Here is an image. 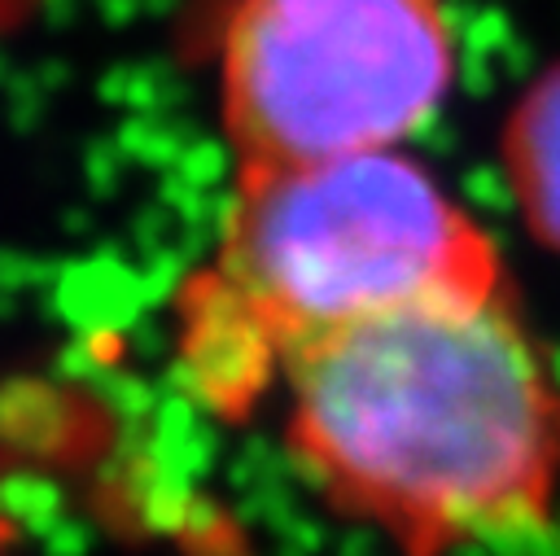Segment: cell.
<instances>
[{
	"label": "cell",
	"instance_id": "cell-2",
	"mask_svg": "<svg viewBox=\"0 0 560 556\" xmlns=\"http://www.w3.org/2000/svg\"><path fill=\"white\" fill-rule=\"evenodd\" d=\"M494 289H508L499 245L398 149L236 171L210 254L171 298L175 377L210 416L241 420L324 337Z\"/></svg>",
	"mask_w": 560,
	"mask_h": 556
},
{
	"label": "cell",
	"instance_id": "cell-4",
	"mask_svg": "<svg viewBox=\"0 0 560 556\" xmlns=\"http://www.w3.org/2000/svg\"><path fill=\"white\" fill-rule=\"evenodd\" d=\"M499 153L521 223L538 245L560 254V61L516 96Z\"/></svg>",
	"mask_w": 560,
	"mask_h": 556
},
{
	"label": "cell",
	"instance_id": "cell-1",
	"mask_svg": "<svg viewBox=\"0 0 560 556\" xmlns=\"http://www.w3.org/2000/svg\"><path fill=\"white\" fill-rule=\"evenodd\" d=\"M284 447L311 490L402 556L529 538L560 490V381L512 289L350 324L284 372Z\"/></svg>",
	"mask_w": 560,
	"mask_h": 556
},
{
	"label": "cell",
	"instance_id": "cell-3",
	"mask_svg": "<svg viewBox=\"0 0 560 556\" xmlns=\"http://www.w3.org/2000/svg\"><path fill=\"white\" fill-rule=\"evenodd\" d=\"M451 83L442 0H232L219 26V123L236 171L398 149Z\"/></svg>",
	"mask_w": 560,
	"mask_h": 556
},
{
	"label": "cell",
	"instance_id": "cell-5",
	"mask_svg": "<svg viewBox=\"0 0 560 556\" xmlns=\"http://www.w3.org/2000/svg\"><path fill=\"white\" fill-rule=\"evenodd\" d=\"M35 4H39V0H0V35L18 31V26L35 13Z\"/></svg>",
	"mask_w": 560,
	"mask_h": 556
}]
</instances>
